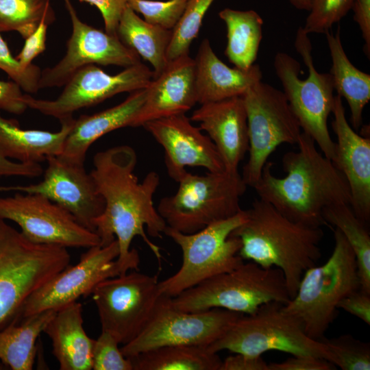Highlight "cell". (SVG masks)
<instances>
[{
    "label": "cell",
    "mask_w": 370,
    "mask_h": 370,
    "mask_svg": "<svg viewBox=\"0 0 370 370\" xmlns=\"http://www.w3.org/2000/svg\"><path fill=\"white\" fill-rule=\"evenodd\" d=\"M70 260L67 248L34 243L0 219V329L16 318L27 298Z\"/></svg>",
    "instance_id": "cell-5"
},
{
    "label": "cell",
    "mask_w": 370,
    "mask_h": 370,
    "mask_svg": "<svg viewBox=\"0 0 370 370\" xmlns=\"http://www.w3.org/2000/svg\"><path fill=\"white\" fill-rule=\"evenodd\" d=\"M284 305L271 301L252 314L241 315L208 349L214 353L227 350L255 356L278 351L292 356H317L332 363L325 345L310 338L301 322L283 310Z\"/></svg>",
    "instance_id": "cell-9"
},
{
    "label": "cell",
    "mask_w": 370,
    "mask_h": 370,
    "mask_svg": "<svg viewBox=\"0 0 370 370\" xmlns=\"http://www.w3.org/2000/svg\"><path fill=\"white\" fill-rule=\"evenodd\" d=\"M332 254L321 266L308 269L303 274L295 296L283 310L297 318L306 334L321 341L336 319L339 302L360 289L355 254L343 234L334 228Z\"/></svg>",
    "instance_id": "cell-4"
},
{
    "label": "cell",
    "mask_w": 370,
    "mask_h": 370,
    "mask_svg": "<svg viewBox=\"0 0 370 370\" xmlns=\"http://www.w3.org/2000/svg\"><path fill=\"white\" fill-rule=\"evenodd\" d=\"M219 16L227 29L225 56L235 67L249 69L257 59L262 38V17L253 10L228 8L221 10Z\"/></svg>",
    "instance_id": "cell-30"
},
{
    "label": "cell",
    "mask_w": 370,
    "mask_h": 370,
    "mask_svg": "<svg viewBox=\"0 0 370 370\" xmlns=\"http://www.w3.org/2000/svg\"><path fill=\"white\" fill-rule=\"evenodd\" d=\"M163 295L149 322L132 341L120 347L124 356L166 345L208 347L243 314L214 308L199 312L173 308Z\"/></svg>",
    "instance_id": "cell-13"
},
{
    "label": "cell",
    "mask_w": 370,
    "mask_h": 370,
    "mask_svg": "<svg viewBox=\"0 0 370 370\" xmlns=\"http://www.w3.org/2000/svg\"><path fill=\"white\" fill-rule=\"evenodd\" d=\"M119 255L116 239L106 246L88 248L77 264H69L32 294L25 301L18 317L48 310H58L82 296L91 295L99 283L120 275L116 262Z\"/></svg>",
    "instance_id": "cell-16"
},
{
    "label": "cell",
    "mask_w": 370,
    "mask_h": 370,
    "mask_svg": "<svg viewBox=\"0 0 370 370\" xmlns=\"http://www.w3.org/2000/svg\"><path fill=\"white\" fill-rule=\"evenodd\" d=\"M55 19L50 0H0V32L15 31L25 39L42 21Z\"/></svg>",
    "instance_id": "cell-33"
},
{
    "label": "cell",
    "mask_w": 370,
    "mask_h": 370,
    "mask_svg": "<svg viewBox=\"0 0 370 370\" xmlns=\"http://www.w3.org/2000/svg\"><path fill=\"white\" fill-rule=\"evenodd\" d=\"M332 356V363L343 370H369L370 344L350 334L321 340Z\"/></svg>",
    "instance_id": "cell-35"
},
{
    "label": "cell",
    "mask_w": 370,
    "mask_h": 370,
    "mask_svg": "<svg viewBox=\"0 0 370 370\" xmlns=\"http://www.w3.org/2000/svg\"><path fill=\"white\" fill-rule=\"evenodd\" d=\"M133 370H219L222 360L208 347L166 345L128 358Z\"/></svg>",
    "instance_id": "cell-31"
},
{
    "label": "cell",
    "mask_w": 370,
    "mask_h": 370,
    "mask_svg": "<svg viewBox=\"0 0 370 370\" xmlns=\"http://www.w3.org/2000/svg\"><path fill=\"white\" fill-rule=\"evenodd\" d=\"M146 88L130 92L121 103L91 115L75 119L60 155L70 162L84 164L90 147L105 134L125 127H133L142 107Z\"/></svg>",
    "instance_id": "cell-24"
},
{
    "label": "cell",
    "mask_w": 370,
    "mask_h": 370,
    "mask_svg": "<svg viewBox=\"0 0 370 370\" xmlns=\"http://www.w3.org/2000/svg\"><path fill=\"white\" fill-rule=\"evenodd\" d=\"M0 69L27 94L36 93L39 90L41 69L34 64L27 69H23L16 57L12 55L8 44L1 34Z\"/></svg>",
    "instance_id": "cell-39"
},
{
    "label": "cell",
    "mask_w": 370,
    "mask_h": 370,
    "mask_svg": "<svg viewBox=\"0 0 370 370\" xmlns=\"http://www.w3.org/2000/svg\"><path fill=\"white\" fill-rule=\"evenodd\" d=\"M47 21H42L36 30L25 41V44L16 56L21 66L27 69L33 65L32 61L46 49V38L48 26Z\"/></svg>",
    "instance_id": "cell-40"
},
{
    "label": "cell",
    "mask_w": 370,
    "mask_h": 370,
    "mask_svg": "<svg viewBox=\"0 0 370 370\" xmlns=\"http://www.w3.org/2000/svg\"><path fill=\"white\" fill-rule=\"evenodd\" d=\"M95 5L100 12L105 27V32L116 35V28L121 15L127 6L129 0H79Z\"/></svg>",
    "instance_id": "cell-41"
},
{
    "label": "cell",
    "mask_w": 370,
    "mask_h": 370,
    "mask_svg": "<svg viewBox=\"0 0 370 370\" xmlns=\"http://www.w3.org/2000/svg\"><path fill=\"white\" fill-rule=\"evenodd\" d=\"M332 127L336 136L334 165L345 176L350 207L364 223L370 221V138L359 135L348 123L342 98L334 96Z\"/></svg>",
    "instance_id": "cell-20"
},
{
    "label": "cell",
    "mask_w": 370,
    "mask_h": 370,
    "mask_svg": "<svg viewBox=\"0 0 370 370\" xmlns=\"http://www.w3.org/2000/svg\"><path fill=\"white\" fill-rule=\"evenodd\" d=\"M295 48L308 68V77L299 78L300 63L284 52L275 56L274 69L301 131L309 135L321 153L332 160L335 142L330 136L328 119L334 103L332 77L330 73H319L314 67L312 44L303 27L297 31Z\"/></svg>",
    "instance_id": "cell-7"
},
{
    "label": "cell",
    "mask_w": 370,
    "mask_h": 370,
    "mask_svg": "<svg viewBox=\"0 0 370 370\" xmlns=\"http://www.w3.org/2000/svg\"><path fill=\"white\" fill-rule=\"evenodd\" d=\"M246 219V210L242 209L236 215L193 234H184L166 226L164 234L180 247L182 264L175 274L159 282L160 294L175 297L211 277L242 264L244 260L238 255L241 241L231 234Z\"/></svg>",
    "instance_id": "cell-10"
},
{
    "label": "cell",
    "mask_w": 370,
    "mask_h": 370,
    "mask_svg": "<svg viewBox=\"0 0 370 370\" xmlns=\"http://www.w3.org/2000/svg\"><path fill=\"white\" fill-rule=\"evenodd\" d=\"M194 62L197 101L200 105L242 97L262 77L258 64L247 70L226 65L215 54L207 38L200 44Z\"/></svg>",
    "instance_id": "cell-23"
},
{
    "label": "cell",
    "mask_w": 370,
    "mask_h": 370,
    "mask_svg": "<svg viewBox=\"0 0 370 370\" xmlns=\"http://www.w3.org/2000/svg\"><path fill=\"white\" fill-rule=\"evenodd\" d=\"M354 0H313L303 27L307 34H326L352 9Z\"/></svg>",
    "instance_id": "cell-37"
},
{
    "label": "cell",
    "mask_w": 370,
    "mask_h": 370,
    "mask_svg": "<svg viewBox=\"0 0 370 370\" xmlns=\"http://www.w3.org/2000/svg\"><path fill=\"white\" fill-rule=\"evenodd\" d=\"M173 30L141 18L127 6L119 22L116 34L120 40L153 67V77L167 66L166 52Z\"/></svg>",
    "instance_id": "cell-29"
},
{
    "label": "cell",
    "mask_w": 370,
    "mask_h": 370,
    "mask_svg": "<svg viewBox=\"0 0 370 370\" xmlns=\"http://www.w3.org/2000/svg\"><path fill=\"white\" fill-rule=\"evenodd\" d=\"M48 310L17 318L0 329V360L12 370H31L35 362L38 338L56 314Z\"/></svg>",
    "instance_id": "cell-28"
},
{
    "label": "cell",
    "mask_w": 370,
    "mask_h": 370,
    "mask_svg": "<svg viewBox=\"0 0 370 370\" xmlns=\"http://www.w3.org/2000/svg\"><path fill=\"white\" fill-rule=\"evenodd\" d=\"M325 36L332 62L330 73L334 90L347 101L352 127L357 131L362 125L363 110L370 100V75L349 61L343 47L339 27L335 34L328 32Z\"/></svg>",
    "instance_id": "cell-27"
},
{
    "label": "cell",
    "mask_w": 370,
    "mask_h": 370,
    "mask_svg": "<svg viewBox=\"0 0 370 370\" xmlns=\"http://www.w3.org/2000/svg\"><path fill=\"white\" fill-rule=\"evenodd\" d=\"M219 370H269L267 364L260 356L235 353L222 360Z\"/></svg>",
    "instance_id": "cell-45"
},
{
    "label": "cell",
    "mask_w": 370,
    "mask_h": 370,
    "mask_svg": "<svg viewBox=\"0 0 370 370\" xmlns=\"http://www.w3.org/2000/svg\"><path fill=\"white\" fill-rule=\"evenodd\" d=\"M247 119L249 158L241 174L254 187L270 155L283 143L297 144L302 132L283 91L258 82L242 96Z\"/></svg>",
    "instance_id": "cell-11"
},
{
    "label": "cell",
    "mask_w": 370,
    "mask_h": 370,
    "mask_svg": "<svg viewBox=\"0 0 370 370\" xmlns=\"http://www.w3.org/2000/svg\"><path fill=\"white\" fill-rule=\"evenodd\" d=\"M158 275L137 271L106 279L91 295L97 306L101 331L110 334L119 344L135 338L149 322L162 295Z\"/></svg>",
    "instance_id": "cell-12"
},
{
    "label": "cell",
    "mask_w": 370,
    "mask_h": 370,
    "mask_svg": "<svg viewBox=\"0 0 370 370\" xmlns=\"http://www.w3.org/2000/svg\"><path fill=\"white\" fill-rule=\"evenodd\" d=\"M188 0H129L127 6L151 24L173 30L180 21Z\"/></svg>",
    "instance_id": "cell-36"
},
{
    "label": "cell",
    "mask_w": 370,
    "mask_h": 370,
    "mask_svg": "<svg viewBox=\"0 0 370 370\" xmlns=\"http://www.w3.org/2000/svg\"><path fill=\"white\" fill-rule=\"evenodd\" d=\"M322 215L326 225L340 230L349 244L356 258L360 290L370 294V235L367 224L345 203L326 207Z\"/></svg>",
    "instance_id": "cell-32"
},
{
    "label": "cell",
    "mask_w": 370,
    "mask_h": 370,
    "mask_svg": "<svg viewBox=\"0 0 370 370\" xmlns=\"http://www.w3.org/2000/svg\"><path fill=\"white\" fill-rule=\"evenodd\" d=\"M42 173L43 169L38 163L14 162L0 155V177H37Z\"/></svg>",
    "instance_id": "cell-46"
},
{
    "label": "cell",
    "mask_w": 370,
    "mask_h": 370,
    "mask_svg": "<svg viewBox=\"0 0 370 370\" xmlns=\"http://www.w3.org/2000/svg\"><path fill=\"white\" fill-rule=\"evenodd\" d=\"M0 219L16 223L21 233L34 243L88 249L100 245L96 232L38 194L18 192L12 197H0Z\"/></svg>",
    "instance_id": "cell-14"
},
{
    "label": "cell",
    "mask_w": 370,
    "mask_h": 370,
    "mask_svg": "<svg viewBox=\"0 0 370 370\" xmlns=\"http://www.w3.org/2000/svg\"><path fill=\"white\" fill-rule=\"evenodd\" d=\"M61 370L92 369L95 339L83 328L82 306L77 301L57 310L44 332Z\"/></svg>",
    "instance_id": "cell-25"
},
{
    "label": "cell",
    "mask_w": 370,
    "mask_h": 370,
    "mask_svg": "<svg viewBox=\"0 0 370 370\" xmlns=\"http://www.w3.org/2000/svg\"><path fill=\"white\" fill-rule=\"evenodd\" d=\"M75 119L60 121L56 132L21 128L18 122L5 119L0 113V155L23 163H38L50 156L61 155Z\"/></svg>",
    "instance_id": "cell-26"
},
{
    "label": "cell",
    "mask_w": 370,
    "mask_h": 370,
    "mask_svg": "<svg viewBox=\"0 0 370 370\" xmlns=\"http://www.w3.org/2000/svg\"><path fill=\"white\" fill-rule=\"evenodd\" d=\"M297 151L286 153L282 165L286 173L278 177L267 161L253 187L259 199L272 205L288 219L310 227L327 225L323 210L338 203L350 205L351 193L343 174L319 152L314 140L301 132Z\"/></svg>",
    "instance_id": "cell-2"
},
{
    "label": "cell",
    "mask_w": 370,
    "mask_h": 370,
    "mask_svg": "<svg viewBox=\"0 0 370 370\" xmlns=\"http://www.w3.org/2000/svg\"><path fill=\"white\" fill-rule=\"evenodd\" d=\"M143 127L162 147L168 175L174 181L178 182L188 173L187 166L203 167L211 173L225 171L213 142L185 114L153 120Z\"/></svg>",
    "instance_id": "cell-19"
},
{
    "label": "cell",
    "mask_w": 370,
    "mask_h": 370,
    "mask_svg": "<svg viewBox=\"0 0 370 370\" xmlns=\"http://www.w3.org/2000/svg\"><path fill=\"white\" fill-rule=\"evenodd\" d=\"M46 161L47 166L40 182L0 186V191L42 195L70 212L82 225L95 232L94 221L103 212L105 203L84 164L60 156H50Z\"/></svg>",
    "instance_id": "cell-18"
},
{
    "label": "cell",
    "mask_w": 370,
    "mask_h": 370,
    "mask_svg": "<svg viewBox=\"0 0 370 370\" xmlns=\"http://www.w3.org/2000/svg\"><path fill=\"white\" fill-rule=\"evenodd\" d=\"M206 132L216 146L225 171L238 172L249 150L246 110L242 97L201 104L190 118Z\"/></svg>",
    "instance_id": "cell-21"
},
{
    "label": "cell",
    "mask_w": 370,
    "mask_h": 370,
    "mask_svg": "<svg viewBox=\"0 0 370 370\" xmlns=\"http://www.w3.org/2000/svg\"><path fill=\"white\" fill-rule=\"evenodd\" d=\"M214 0H188L185 10L173 29L166 57L169 61L188 54L197 37L204 16Z\"/></svg>",
    "instance_id": "cell-34"
},
{
    "label": "cell",
    "mask_w": 370,
    "mask_h": 370,
    "mask_svg": "<svg viewBox=\"0 0 370 370\" xmlns=\"http://www.w3.org/2000/svg\"><path fill=\"white\" fill-rule=\"evenodd\" d=\"M25 94L14 82L0 81V110L14 114H21L28 108Z\"/></svg>",
    "instance_id": "cell-43"
},
{
    "label": "cell",
    "mask_w": 370,
    "mask_h": 370,
    "mask_svg": "<svg viewBox=\"0 0 370 370\" xmlns=\"http://www.w3.org/2000/svg\"><path fill=\"white\" fill-rule=\"evenodd\" d=\"M72 23L64 57L41 72L39 89L64 86L80 69L90 64L115 65L124 68L140 62V58L112 35L84 23L70 0H63Z\"/></svg>",
    "instance_id": "cell-17"
},
{
    "label": "cell",
    "mask_w": 370,
    "mask_h": 370,
    "mask_svg": "<svg viewBox=\"0 0 370 370\" xmlns=\"http://www.w3.org/2000/svg\"><path fill=\"white\" fill-rule=\"evenodd\" d=\"M196 103L195 62L188 53L168 62L146 88L144 103L133 127L173 115L185 114Z\"/></svg>",
    "instance_id": "cell-22"
},
{
    "label": "cell",
    "mask_w": 370,
    "mask_h": 370,
    "mask_svg": "<svg viewBox=\"0 0 370 370\" xmlns=\"http://www.w3.org/2000/svg\"><path fill=\"white\" fill-rule=\"evenodd\" d=\"M119 345V342L110 334L101 331L95 341L92 369L133 370L131 361L123 356Z\"/></svg>",
    "instance_id": "cell-38"
},
{
    "label": "cell",
    "mask_w": 370,
    "mask_h": 370,
    "mask_svg": "<svg viewBox=\"0 0 370 370\" xmlns=\"http://www.w3.org/2000/svg\"><path fill=\"white\" fill-rule=\"evenodd\" d=\"M352 9L365 41L364 51L370 58V0H354Z\"/></svg>",
    "instance_id": "cell-47"
},
{
    "label": "cell",
    "mask_w": 370,
    "mask_h": 370,
    "mask_svg": "<svg viewBox=\"0 0 370 370\" xmlns=\"http://www.w3.org/2000/svg\"><path fill=\"white\" fill-rule=\"evenodd\" d=\"M245 210L247 219L231 234L241 241L238 255L262 267L280 269L292 299L304 273L321 258V227L293 221L260 199Z\"/></svg>",
    "instance_id": "cell-3"
},
{
    "label": "cell",
    "mask_w": 370,
    "mask_h": 370,
    "mask_svg": "<svg viewBox=\"0 0 370 370\" xmlns=\"http://www.w3.org/2000/svg\"><path fill=\"white\" fill-rule=\"evenodd\" d=\"M348 313L370 325V294L357 290L345 296L338 304Z\"/></svg>",
    "instance_id": "cell-44"
},
{
    "label": "cell",
    "mask_w": 370,
    "mask_h": 370,
    "mask_svg": "<svg viewBox=\"0 0 370 370\" xmlns=\"http://www.w3.org/2000/svg\"><path fill=\"white\" fill-rule=\"evenodd\" d=\"M177 191L162 198L157 210L166 226L184 234L229 219L242 209L240 199L247 186L238 172L194 175L188 172Z\"/></svg>",
    "instance_id": "cell-8"
},
{
    "label": "cell",
    "mask_w": 370,
    "mask_h": 370,
    "mask_svg": "<svg viewBox=\"0 0 370 370\" xmlns=\"http://www.w3.org/2000/svg\"><path fill=\"white\" fill-rule=\"evenodd\" d=\"M291 300L282 271L265 268L250 261L211 277L173 297L171 306L184 312L219 308L243 314L256 312L260 306Z\"/></svg>",
    "instance_id": "cell-6"
},
{
    "label": "cell",
    "mask_w": 370,
    "mask_h": 370,
    "mask_svg": "<svg viewBox=\"0 0 370 370\" xmlns=\"http://www.w3.org/2000/svg\"><path fill=\"white\" fill-rule=\"evenodd\" d=\"M136 163V153L132 147L116 146L95 155L90 173L105 203L103 212L94 221L95 232L101 246L116 239L120 275L138 270L139 254L130 248L136 236L142 238L160 262V248L148 238L145 228L149 236L162 238L166 227L153 203L160 176L151 171L139 182L134 173Z\"/></svg>",
    "instance_id": "cell-1"
},
{
    "label": "cell",
    "mask_w": 370,
    "mask_h": 370,
    "mask_svg": "<svg viewBox=\"0 0 370 370\" xmlns=\"http://www.w3.org/2000/svg\"><path fill=\"white\" fill-rule=\"evenodd\" d=\"M296 9L309 11L313 0H288Z\"/></svg>",
    "instance_id": "cell-48"
},
{
    "label": "cell",
    "mask_w": 370,
    "mask_h": 370,
    "mask_svg": "<svg viewBox=\"0 0 370 370\" xmlns=\"http://www.w3.org/2000/svg\"><path fill=\"white\" fill-rule=\"evenodd\" d=\"M335 365L328 360L310 355H295L282 362L269 364V370H332Z\"/></svg>",
    "instance_id": "cell-42"
},
{
    "label": "cell",
    "mask_w": 370,
    "mask_h": 370,
    "mask_svg": "<svg viewBox=\"0 0 370 370\" xmlns=\"http://www.w3.org/2000/svg\"><path fill=\"white\" fill-rule=\"evenodd\" d=\"M153 77V71L141 62L114 75L90 64L75 73L56 99H38L25 94L24 100L28 108L61 121L73 116L77 110L97 105L117 94L145 88Z\"/></svg>",
    "instance_id": "cell-15"
}]
</instances>
